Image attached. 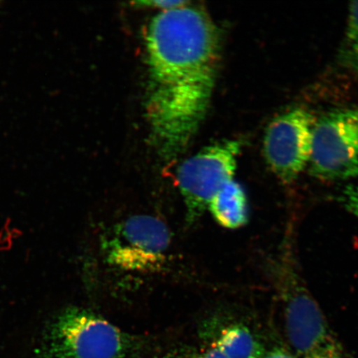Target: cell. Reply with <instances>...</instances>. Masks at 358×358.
<instances>
[{
  "label": "cell",
  "instance_id": "4",
  "mask_svg": "<svg viewBox=\"0 0 358 358\" xmlns=\"http://www.w3.org/2000/svg\"><path fill=\"white\" fill-rule=\"evenodd\" d=\"M308 166L323 180L358 177V108L332 111L315 122Z\"/></svg>",
  "mask_w": 358,
  "mask_h": 358
},
{
  "label": "cell",
  "instance_id": "1",
  "mask_svg": "<svg viewBox=\"0 0 358 358\" xmlns=\"http://www.w3.org/2000/svg\"><path fill=\"white\" fill-rule=\"evenodd\" d=\"M146 115L160 153L185 151L203 122L219 62L216 24L190 3L159 11L146 31Z\"/></svg>",
  "mask_w": 358,
  "mask_h": 358
},
{
  "label": "cell",
  "instance_id": "12",
  "mask_svg": "<svg viewBox=\"0 0 358 358\" xmlns=\"http://www.w3.org/2000/svg\"><path fill=\"white\" fill-rule=\"evenodd\" d=\"M189 3L187 1H182V0H153V1L136 2L138 6L159 8L160 11L173 10V8L185 6V4Z\"/></svg>",
  "mask_w": 358,
  "mask_h": 358
},
{
  "label": "cell",
  "instance_id": "5",
  "mask_svg": "<svg viewBox=\"0 0 358 358\" xmlns=\"http://www.w3.org/2000/svg\"><path fill=\"white\" fill-rule=\"evenodd\" d=\"M241 149L238 141L219 142L204 148L179 166L177 181L187 222L198 220L217 192L234 180Z\"/></svg>",
  "mask_w": 358,
  "mask_h": 358
},
{
  "label": "cell",
  "instance_id": "10",
  "mask_svg": "<svg viewBox=\"0 0 358 358\" xmlns=\"http://www.w3.org/2000/svg\"><path fill=\"white\" fill-rule=\"evenodd\" d=\"M341 58L347 66L358 73V1L352 3L349 8Z\"/></svg>",
  "mask_w": 358,
  "mask_h": 358
},
{
  "label": "cell",
  "instance_id": "3",
  "mask_svg": "<svg viewBox=\"0 0 358 358\" xmlns=\"http://www.w3.org/2000/svg\"><path fill=\"white\" fill-rule=\"evenodd\" d=\"M274 267L286 334L299 357L344 358L342 348L323 311L304 284L292 259L282 257Z\"/></svg>",
  "mask_w": 358,
  "mask_h": 358
},
{
  "label": "cell",
  "instance_id": "7",
  "mask_svg": "<svg viewBox=\"0 0 358 358\" xmlns=\"http://www.w3.org/2000/svg\"><path fill=\"white\" fill-rule=\"evenodd\" d=\"M315 122L310 112L296 108L277 116L268 125L264 155L281 182H293L308 166Z\"/></svg>",
  "mask_w": 358,
  "mask_h": 358
},
{
  "label": "cell",
  "instance_id": "2",
  "mask_svg": "<svg viewBox=\"0 0 358 358\" xmlns=\"http://www.w3.org/2000/svg\"><path fill=\"white\" fill-rule=\"evenodd\" d=\"M136 340L96 313L78 307L61 311L43 331L40 358H124Z\"/></svg>",
  "mask_w": 358,
  "mask_h": 358
},
{
  "label": "cell",
  "instance_id": "14",
  "mask_svg": "<svg viewBox=\"0 0 358 358\" xmlns=\"http://www.w3.org/2000/svg\"><path fill=\"white\" fill-rule=\"evenodd\" d=\"M262 358H296L285 349L281 348H275L271 351L266 352Z\"/></svg>",
  "mask_w": 358,
  "mask_h": 358
},
{
  "label": "cell",
  "instance_id": "9",
  "mask_svg": "<svg viewBox=\"0 0 358 358\" xmlns=\"http://www.w3.org/2000/svg\"><path fill=\"white\" fill-rule=\"evenodd\" d=\"M212 347L228 358H262L266 353L252 331L241 324L224 329Z\"/></svg>",
  "mask_w": 358,
  "mask_h": 358
},
{
  "label": "cell",
  "instance_id": "6",
  "mask_svg": "<svg viewBox=\"0 0 358 358\" xmlns=\"http://www.w3.org/2000/svg\"><path fill=\"white\" fill-rule=\"evenodd\" d=\"M170 231L160 219L138 215L111 228L101 239L106 262L125 271H148L162 265Z\"/></svg>",
  "mask_w": 358,
  "mask_h": 358
},
{
  "label": "cell",
  "instance_id": "11",
  "mask_svg": "<svg viewBox=\"0 0 358 358\" xmlns=\"http://www.w3.org/2000/svg\"><path fill=\"white\" fill-rule=\"evenodd\" d=\"M342 199L348 211L358 218V182L344 191Z\"/></svg>",
  "mask_w": 358,
  "mask_h": 358
},
{
  "label": "cell",
  "instance_id": "8",
  "mask_svg": "<svg viewBox=\"0 0 358 358\" xmlns=\"http://www.w3.org/2000/svg\"><path fill=\"white\" fill-rule=\"evenodd\" d=\"M208 208L219 225L227 229H237L248 220V198L243 187L234 179L217 192Z\"/></svg>",
  "mask_w": 358,
  "mask_h": 358
},
{
  "label": "cell",
  "instance_id": "13",
  "mask_svg": "<svg viewBox=\"0 0 358 358\" xmlns=\"http://www.w3.org/2000/svg\"><path fill=\"white\" fill-rule=\"evenodd\" d=\"M187 358H228L222 353L217 350V348L213 347L207 349V350L196 353L194 356H190Z\"/></svg>",
  "mask_w": 358,
  "mask_h": 358
}]
</instances>
